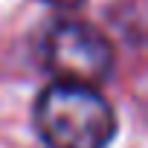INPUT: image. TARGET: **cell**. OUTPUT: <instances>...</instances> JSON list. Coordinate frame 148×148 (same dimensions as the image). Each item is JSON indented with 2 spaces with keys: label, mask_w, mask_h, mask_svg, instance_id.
Here are the masks:
<instances>
[{
  "label": "cell",
  "mask_w": 148,
  "mask_h": 148,
  "mask_svg": "<svg viewBox=\"0 0 148 148\" xmlns=\"http://www.w3.org/2000/svg\"><path fill=\"white\" fill-rule=\"evenodd\" d=\"M41 61L49 76H55V82L99 87L113 76L116 49L99 26L64 18L47 29L41 41Z\"/></svg>",
  "instance_id": "7a4b0ae2"
},
{
  "label": "cell",
  "mask_w": 148,
  "mask_h": 148,
  "mask_svg": "<svg viewBox=\"0 0 148 148\" xmlns=\"http://www.w3.org/2000/svg\"><path fill=\"white\" fill-rule=\"evenodd\" d=\"M32 122L47 148H108L119 131L116 110L96 87L70 82L38 93Z\"/></svg>",
  "instance_id": "6da1fadb"
}]
</instances>
